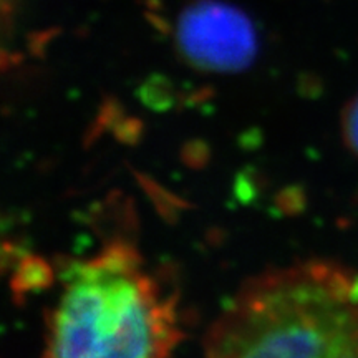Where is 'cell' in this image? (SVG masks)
<instances>
[{"mask_svg": "<svg viewBox=\"0 0 358 358\" xmlns=\"http://www.w3.org/2000/svg\"><path fill=\"white\" fill-rule=\"evenodd\" d=\"M204 358H358V271L307 261L249 280L214 320Z\"/></svg>", "mask_w": 358, "mask_h": 358, "instance_id": "6da1fadb", "label": "cell"}, {"mask_svg": "<svg viewBox=\"0 0 358 358\" xmlns=\"http://www.w3.org/2000/svg\"><path fill=\"white\" fill-rule=\"evenodd\" d=\"M181 340L173 295L127 244L69 267L45 358H169Z\"/></svg>", "mask_w": 358, "mask_h": 358, "instance_id": "7a4b0ae2", "label": "cell"}, {"mask_svg": "<svg viewBox=\"0 0 358 358\" xmlns=\"http://www.w3.org/2000/svg\"><path fill=\"white\" fill-rule=\"evenodd\" d=\"M176 40L191 64L213 71L239 70L256 53L249 17L221 0H196L181 12Z\"/></svg>", "mask_w": 358, "mask_h": 358, "instance_id": "3957f363", "label": "cell"}, {"mask_svg": "<svg viewBox=\"0 0 358 358\" xmlns=\"http://www.w3.org/2000/svg\"><path fill=\"white\" fill-rule=\"evenodd\" d=\"M345 136L348 145L358 155V96L352 101L345 113Z\"/></svg>", "mask_w": 358, "mask_h": 358, "instance_id": "277c9868", "label": "cell"}]
</instances>
